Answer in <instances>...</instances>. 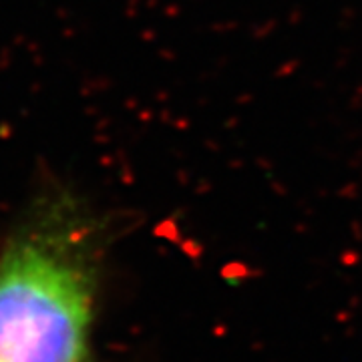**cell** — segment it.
Returning <instances> with one entry per match:
<instances>
[{
    "mask_svg": "<svg viewBox=\"0 0 362 362\" xmlns=\"http://www.w3.org/2000/svg\"><path fill=\"white\" fill-rule=\"evenodd\" d=\"M101 242L75 195L47 194L26 211L0 250V362H97Z\"/></svg>",
    "mask_w": 362,
    "mask_h": 362,
    "instance_id": "6da1fadb",
    "label": "cell"
}]
</instances>
